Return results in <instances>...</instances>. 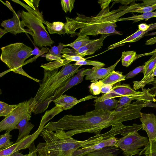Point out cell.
<instances>
[{
    "label": "cell",
    "instance_id": "obj_26",
    "mask_svg": "<svg viewBox=\"0 0 156 156\" xmlns=\"http://www.w3.org/2000/svg\"><path fill=\"white\" fill-rule=\"evenodd\" d=\"M61 54L63 57L67 60L72 61L79 62L85 61L86 59L83 57L76 55L75 53V50L70 49L68 48H63L62 50Z\"/></svg>",
    "mask_w": 156,
    "mask_h": 156
},
{
    "label": "cell",
    "instance_id": "obj_45",
    "mask_svg": "<svg viewBox=\"0 0 156 156\" xmlns=\"http://www.w3.org/2000/svg\"><path fill=\"white\" fill-rule=\"evenodd\" d=\"M5 5L8 7V8L12 12H13L14 11V10L13 9V8L12 7L10 3L8 1H6V3H5L1 0H0Z\"/></svg>",
    "mask_w": 156,
    "mask_h": 156
},
{
    "label": "cell",
    "instance_id": "obj_17",
    "mask_svg": "<svg viewBox=\"0 0 156 156\" xmlns=\"http://www.w3.org/2000/svg\"><path fill=\"white\" fill-rule=\"evenodd\" d=\"M65 47L63 44L60 43L58 46H54L49 49L48 53L46 54H43L41 57H44L47 61H51L53 60L59 61L65 65L69 63L71 61L66 59H62L63 57L61 55L62 49Z\"/></svg>",
    "mask_w": 156,
    "mask_h": 156
},
{
    "label": "cell",
    "instance_id": "obj_15",
    "mask_svg": "<svg viewBox=\"0 0 156 156\" xmlns=\"http://www.w3.org/2000/svg\"><path fill=\"white\" fill-rule=\"evenodd\" d=\"M84 69V68H82L79 70L76 75L71 77L63 86L58 89L50 99V103L62 95L69 89L82 82L84 76L83 74Z\"/></svg>",
    "mask_w": 156,
    "mask_h": 156
},
{
    "label": "cell",
    "instance_id": "obj_28",
    "mask_svg": "<svg viewBox=\"0 0 156 156\" xmlns=\"http://www.w3.org/2000/svg\"><path fill=\"white\" fill-rule=\"evenodd\" d=\"M156 17V11L149 12L144 13L140 15H134L132 16L126 18H122V21L133 20L134 22H137L140 20Z\"/></svg>",
    "mask_w": 156,
    "mask_h": 156
},
{
    "label": "cell",
    "instance_id": "obj_43",
    "mask_svg": "<svg viewBox=\"0 0 156 156\" xmlns=\"http://www.w3.org/2000/svg\"><path fill=\"white\" fill-rule=\"evenodd\" d=\"M33 10H35L36 8L34 6L33 4V0H23Z\"/></svg>",
    "mask_w": 156,
    "mask_h": 156
},
{
    "label": "cell",
    "instance_id": "obj_1",
    "mask_svg": "<svg viewBox=\"0 0 156 156\" xmlns=\"http://www.w3.org/2000/svg\"><path fill=\"white\" fill-rule=\"evenodd\" d=\"M145 105L143 101L137 100L119 111L95 109L82 115H67L56 122H49L44 128L53 132L69 130L66 133L71 137L85 133L98 135L103 129L110 126L140 118V111Z\"/></svg>",
    "mask_w": 156,
    "mask_h": 156
},
{
    "label": "cell",
    "instance_id": "obj_21",
    "mask_svg": "<svg viewBox=\"0 0 156 156\" xmlns=\"http://www.w3.org/2000/svg\"><path fill=\"white\" fill-rule=\"evenodd\" d=\"M119 148L115 146L105 147L83 156H117L116 154Z\"/></svg>",
    "mask_w": 156,
    "mask_h": 156
},
{
    "label": "cell",
    "instance_id": "obj_5",
    "mask_svg": "<svg viewBox=\"0 0 156 156\" xmlns=\"http://www.w3.org/2000/svg\"><path fill=\"white\" fill-rule=\"evenodd\" d=\"M14 2L20 4L26 9L27 12L22 10L21 17L20 26L23 28L27 27L34 33L32 36L34 44L40 48L43 46L51 47L54 42L52 41L43 24L44 20L42 12H40L36 8L34 10L32 8L19 0H12Z\"/></svg>",
    "mask_w": 156,
    "mask_h": 156
},
{
    "label": "cell",
    "instance_id": "obj_4",
    "mask_svg": "<svg viewBox=\"0 0 156 156\" xmlns=\"http://www.w3.org/2000/svg\"><path fill=\"white\" fill-rule=\"evenodd\" d=\"M81 66L68 63L58 71L44 69V76L34 99L36 103L34 114L44 112L48 108L50 100L56 91L76 73Z\"/></svg>",
    "mask_w": 156,
    "mask_h": 156
},
{
    "label": "cell",
    "instance_id": "obj_24",
    "mask_svg": "<svg viewBox=\"0 0 156 156\" xmlns=\"http://www.w3.org/2000/svg\"><path fill=\"white\" fill-rule=\"evenodd\" d=\"M119 102V101L114 98L107 99L95 103L94 105L95 109L111 111V110L115 108Z\"/></svg>",
    "mask_w": 156,
    "mask_h": 156
},
{
    "label": "cell",
    "instance_id": "obj_20",
    "mask_svg": "<svg viewBox=\"0 0 156 156\" xmlns=\"http://www.w3.org/2000/svg\"><path fill=\"white\" fill-rule=\"evenodd\" d=\"M152 52V57L147 61L145 62L144 77L140 80L141 81H146L156 67V51L154 50Z\"/></svg>",
    "mask_w": 156,
    "mask_h": 156
},
{
    "label": "cell",
    "instance_id": "obj_34",
    "mask_svg": "<svg viewBox=\"0 0 156 156\" xmlns=\"http://www.w3.org/2000/svg\"><path fill=\"white\" fill-rule=\"evenodd\" d=\"M73 64L81 66L83 65H90L94 66V67L98 68L102 67L105 65L104 63L98 61L86 60L85 61L76 62Z\"/></svg>",
    "mask_w": 156,
    "mask_h": 156
},
{
    "label": "cell",
    "instance_id": "obj_12",
    "mask_svg": "<svg viewBox=\"0 0 156 156\" xmlns=\"http://www.w3.org/2000/svg\"><path fill=\"white\" fill-rule=\"evenodd\" d=\"M140 120L142 124V130L145 131L151 142L156 140V116L153 113L141 112Z\"/></svg>",
    "mask_w": 156,
    "mask_h": 156
},
{
    "label": "cell",
    "instance_id": "obj_33",
    "mask_svg": "<svg viewBox=\"0 0 156 156\" xmlns=\"http://www.w3.org/2000/svg\"><path fill=\"white\" fill-rule=\"evenodd\" d=\"M75 0H61V4L62 10L65 12L70 13L74 7Z\"/></svg>",
    "mask_w": 156,
    "mask_h": 156
},
{
    "label": "cell",
    "instance_id": "obj_3",
    "mask_svg": "<svg viewBox=\"0 0 156 156\" xmlns=\"http://www.w3.org/2000/svg\"><path fill=\"white\" fill-rule=\"evenodd\" d=\"M40 135L45 141L44 146L47 156H73L78 149L90 146L108 138L106 132L79 141L68 135L64 130L53 132L44 128Z\"/></svg>",
    "mask_w": 156,
    "mask_h": 156
},
{
    "label": "cell",
    "instance_id": "obj_42",
    "mask_svg": "<svg viewBox=\"0 0 156 156\" xmlns=\"http://www.w3.org/2000/svg\"><path fill=\"white\" fill-rule=\"evenodd\" d=\"M112 1L110 0H99L98 1V2L100 5L101 8L109 5Z\"/></svg>",
    "mask_w": 156,
    "mask_h": 156
},
{
    "label": "cell",
    "instance_id": "obj_10",
    "mask_svg": "<svg viewBox=\"0 0 156 156\" xmlns=\"http://www.w3.org/2000/svg\"><path fill=\"white\" fill-rule=\"evenodd\" d=\"M13 13L12 18L4 20L2 23L1 26L4 28V29H0V38L8 32L14 35L21 33H27L32 36L34 33L31 30L29 29L23 28L20 26V18L21 12H20L16 13L14 11Z\"/></svg>",
    "mask_w": 156,
    "mask_h": 156
},
{
    "label": "cell",
    "instance_id": "obj_23",
    "mask_svg": "<svg viewBox=\"0 0 156 156\" xmlns=\"http://www.w3.org/2000/svg\"><path fill=\"white\" fill-rule=\"evenodd\" d=\"M122 72L114 70L101 81L104 84L114 85L119 82L126 80L125 76L122 75Z\"/></svg>",
    "mask_w": 156,
    "mask_h": 156
},
{
    "label": "cell",
    "instance_id": "obj_31",
    "mask_svg": "<svg viewBox=\"0 0 156 156\" xmlns=\"http://www.w3.org/2000/svg\"><path fill=\"white\" fill-rule=\"evenodd\" d=\"M132 8L131 12L147 13L152 12L156 9V4L144 7H137L136 4L132 5Z\"/></svg>",
    "mask_w": 156,
    "mask_h": 156
},
{
    "label": "cell",
    "instance_id": "obj_37",
    "mask_svg": "<svg viewBox=\"0 0 156 156\" xmlns=\"http://www.w3.org/2000/svg\"><path fill=\"white\" fill-rule=\"evenodd\" d=\"M148 84H152L153 87L147 90L150 94L154 97L156 96V77L154 78L153 81L150 82Z\"/></svg>",
    "mask_w": 156,
    "mask_h": 156
},
{
    "label": "cell",
    "instance_id": "obj_13",
    "mask_svg": "<svg viewBox=\"0 0 156 156\" xmlns=\"http://www.w3.org/2000/svg\"><path fill=\"white\" fill-rule=\"evenodd\" d=\"M118 141L115 137L103 140L90 146L78 149L74 152L73 156H83L104 147L115 146Z\"/></svg>",
    "mask_w": 156,
    "mask_h": 156
},
{
    "label": "cell",
    "instance_id": "obj_35",
    "mask_svg": "<svg viewBox=\"0 0 156 156\" xmlns=\"http://www.w3.org/2000/svg\"><path fill=\"white\" fill-rule=\"evenodd\" d=\"M144 68V65L136 67L125 76L126 79L133 78L140 73H143Z\"/></svg>",
    "mask_w": 156,
    "mask_h": 156
},
{
    "label": "cell",
    "instance_id": "obj_47",
    "mask_svg": "<svg viewBox=\"0 0 156 156\" xmlns=\"http://www.w3.org/2000/svg\"><path fill=\"white\" fill-rule=\"evenodd\" d=\"M12 71L11 69H9L7 70H6L5 71L3 72V73H1L0 74V77H1L2 76H3L5 74L7 73L10 71Z\"/></svg>",
    "mask_w": 156,
    "mask_h": 156
},
{
    "label": "cell",
    "instance_id": "obj_9",
    "mask_svg": "<svg viewBox=\"0 0 156 156\" xmlns=\"http://www.w3.org/2000/svg\"><path fill=\"white\" fill-rule=\"evenodd\" d=\"M114 85L109 93L105 94L98 97L94 100V102L96 103L109 98L124 96L133 97L144 95L149 93L147 89L145 88L142 89V91H136L132 89L129 84H121L120 82Z\"/></svg>",
    "mask_w": 156,
    "mask_h": 156
},
{
    "label": "cell",
    "instance_id": "obj_30",
    "mask_svg": "<svg viewBox=\"0 0 156 156\" xmlns=\"http://www.w3.org/2000/svg\"><path fill=\"white\" fill-rule=\"evenodd\" d=\"M17 105H9L2 101H0V116H8L17 107Z\"/></svg>",
    "mask_w": 156,
    "mask_h": 156
},
{
    "label": "cell",
    "instance_id": "obj_19",
    "mask_svg": "<svg viewBox=\"0 0 156 156\" xmlns=\"http://www.w3.org/2000/svg\"><path fill=\"white\" fill-rule=\"evenodd\" d=\"M151 52L142 55H137L133 51H124L122 53L121 60L123 66L126 67L130 66L136 59L144 55H151Z\"/></svg>",
    "mask_w": 156,
    "mask_h": 156
},
{
    "label": "cell",
    "instance_id": "obj_32",
    "mask_svg": "<svg viewBox=\"0 0 156 156\" xmlns=\"http://www.w3.org/2000/svg\"><path fill=\"white\" fill-rule=\"evenodd\" d=\"M92 83L89 86V90L93 95L99 94L101 92V84L102 82L101 80L90 81Z\"/></svg>",
    "mask_w": 156,
    "mask_h": 156
},
{
    "label": "cell",
    "instance_id": "obj_2",
    "mask_svg": "<svg viewBox=\"0 0 156 156\" xmlns=\"http://www.w3.org/2000/svg\"><path fill=\"white\" fill-rule=\"evenodd\" d=\"M101 8V10L94 16L88 17L77 13L75 19L66 17L65 24L67 34H71V36L111 34L122 35L115 30L116 23L122 21L120 17L124 14L130 12V6H121L111 11L109 5Z\"/></svg>",
    "mask_w": 156,
    "mask_h": 156
},
{
    "label": "cell",
    "instance_id": "obj_46",
    "mask_svg": "<svg viewBox=\"0 0 156 156\" xmlns=\"http://www.w3.org/2000/svg\"><path fill=\"white\" fill-rule=\"evenodd\" d=\"M39 0H33V4L34 6L36 8H37L39 6Z\"/></svg>",
    "mask_w": 156,
    "mask_h": 156
},
{
    "label": "cell",
    "instance_id": "obj_48",
    "mask_svg": "<svg viewBox=\"0 0 156 156\" xmlns=\"http://www.w3.org/2000/svg\"><path fill=\"white\" fill-rule=\"evenodd\" d=\"M156 34V32H153L151 33H150L148 34H146L145 36H147V35H153Z\"/></svg>",
    "mask_w": 156,
    "mask_h": 156
},
{
    "label": "cell",
    "instance_id": "obj_50",
    "mask_svg": "<svg viewBox=\"0 0 156 156\" xmlns=\"http://www.w3.org/2000/svg\"><path fill=\"white\" fill-rule=\"evenodd\" d=\"M154 51H156V49H155V50H154Z\"/></svg>",
    "mask_w": 156,
    "mask_h": 156
},
{
    "label": "cell",
    "instance_id": "obj_8",
    "mask_svg": "<svg viewBox=\"0 0 156 156\" xmlns=\"http://www.w3.org/2000/svg\"><path fill=\"white\" fill-rule=\"evenodd\" d=\"M149 141L147 137L140 136L137 132L130 133L118 140L115 146L123 151L125 156H133L142 150L139 148L146 146Z\"/></svg>",
    "mask_w": 156,
    "mask_h": 156
},
{
    "label": "cell",
    "instance_id": "obj_38",
    "mask_svg": "<svg viewBox=\"0 0 156 156\" xmlns=\"http://www.w3.org/2000/svg\"><path fill=\"white\" fill-rule=\"evenodd\" d=\"M114 85L106 84L102 82L101 84V92L105 94L109 93L112 89Z\"/></svg>",
    "mask_w": 156,
    "mask_h": 156
},
{
    "label": "cell",
    "instance_id": "obj_11",
    "mask_svg": "<svg viewBox=\"0 0 156 156\" xmlns=\"http://www.w3.org/2000/svg\"><path fill=\"white\" fill-rule=\"evenodd\" d=\"M121 58L113 65L106 68L93 67L91 69H85L83 72L84 75L86 76L85 79L90 81L98 80H102L106 77L114 69Z\"/></svg>",
    "mask_w": 156,
    "mask_h": 156
},
{
    "label": "cell",
    "instance_id": "obj_49",
    "mask_svg": "<svg viewBox=\"0 0 156 156\" xmlns=\"http://www.w3.org/2000/svg\"><path fill=\"white\" fill-rule=\"evenodd\" d=\"M152 73H153L154 75V76H156V67L154 69Z\"/></svg>",
    "mask_w": 156,
    "mask_h": 156
},
{
    "label": "cell",
    "instance_id": "obj_22",
    "mask_svg": "<svg viewBox=\"0 0 156 156\" xmlns=\"http://www.w3.org/2000/svg\"><path fill=\"white\" fill-rule=\"evenodd\" d=\"M43 23L47 27L49 33L50 34H57L61 35L65 34L64 23L60 21L52 23L44 20Z\"/></svg>",
    "mask_w": 156,
    "mask_h": 156
},
{
    "label": "cell",
    "instance_id": "obj_27",
    "mask_svg": "<svg viewBox=\"0 0 156 156\" xmlns=\"http://www.w3.org/2000/svg\"><path fill=\"white\" fill-rule=\"evenodd\" d=\"M138 154L139 156L144 154L145 156H156V140L151 142L148 141L144 148Z\"/></svg>",
    "mask_w": 156,
    "mask_h": 156
},
{
    "label": "cell",
    "instance_id": "obj_36",
    "mask_svg": "<svg viewBox=\"0 0 156 156\" xmlns=\"http://www.w3.org/2000/svg\"><path fill=\"white\" fill-rule=\"evenodd\" d=\"M36 150L39 156H47L45 149L44 143H40L36 147Z\"/></svg>",
    "mask_w": 156,
    "mask_h": 156
},
{
    "label": "cell",
    "instance_id": "obj_7",
    "mask_svg": "<svg viewBox=\"0 0 156 156\" xmlns=\"http://www.w3.org/2000/svg\"><path fill=\"white\" fill-rule=\"evenodd\" d=\"M36 103L34 98L17 104V107L7 116L0 122V132L6 130L11 132L23 119L31 115L36 109Z\"/></svg>",
    "mask_w": 156,
    "mask_h": 156
},
{
    "label": "cell",
    "instance_id": "obj_44",
    "mask_svg": "<svg viewBox=\"0 0 156 156\" xmlns=\"http://www.w3.org/2000/svg\"><path fill=\"white\" fill-rule=\"evenodd\" d=\"M22 152H20L19 151H17L12 153L9 156H28L29 154H22Z\"/></svg>",
    "mask_w": 156,
    "mask_h": 156
},
{
    "label": "cell",
    "instance_id": "obj_18",
    "mask_svg": "<svg viewBox=\"0 0 156 156\" xmlns=\"http://www.w3.org/2000/svg\"><path fill=\"white\" fill-rule=\"evenodd\" d=\"M31 115H29L22 120L17 125L16 129L19 130V134L16 141L17 142L29 136L34 125L29 122Z\"/></svg>",
    "mask_w": 156,
    "mask_h": 156
},
{
    "label": "cell",
    "instance_id": "obj_29",
    "mask_svg": "<svg viewBox=\"0 0 156 156\" xmlns=\"http://www.w3.org/2000/svg\"><path fill=\"white\" fill-rule=\"evenodd\" d=\"M10 132L6 131L4 134L0 136V150L8 148L13 144V142L10 140L12 137Z\"/></svg>",
    "mask_w": 156,
    "mask_h": 156
},
{
    "label": "cell",
    "instance_id": "obj_41",
    "mask_svg": "<svg viewBox=\"0 0 156 156\" xmlns=\"http://www.w3.org/2000/svg\"><path fill=\"white\" fill-rule=\"evenodd\" d=\"M149 25H147L145 23H142L140 24L138 26L139 30L143 31H146L147 30L149 27Z\"/></svg>",
    "mask_w": 156,
    "mask_h": 156
},
{
    "label": "cell",
    "instance_id": "obj_39",
    "mask_svg": "<svg viewBox=\"0 0 156 156\" xmlns=\"http://www.w3.org/2000/svg\"><path fill=\"white\" fill-rule=\"evenodd\" d=\"M29 150L28 156H39L36 150L34 142L28 148Z\"/></svg>",
    "mask_w": 156,
    "mask_h": 156
},
{
    "label": "cell",
    "instance_id": "obj_16",
    "mask_svg": "<svg viewBox=\"0 0 156 156\" xmlns=\"http://www.w3.org/2000/svg\"><path fill=\"white\" fill-rule=\"evenodd\" d=\"M109 35L101 34L99 38L94 39L91 42L80 48L77 51L75 50L76 55L83 57L94 54L97 50L102 48L104 40Z\"/></svg>",
    "mask_w": 156,
    "mask_h": 156
},
{
    "label": "cell",
    "instance_id": "obj_6",
    "mask_svg": "<svg viewBox=\"0 0 156 156\" xmlns=\"http://www.w3.org/2000/svg\"><path fill=\"white\" fill-rule=\"evenodd\" d=\"M1 60L14 72L25 76L35 82L40 81L30 76L23 69L25 61L32 55L30 47L22 43L10 44L1 48Z\"/></svg>",
    "mask_w": 156,
    "mask_h": 156
},
{
    "label": "cell",
    "instance_id": "obj_40",
    "mask_svg": "<svg viewBox=\"0 0 156 156\" xmlns=\"http://www.w3.org/2000/svg\"><path fill=\"white\" fill-rule=\"evenodd\" d=\"M112 1L113 2L112 4V6L113 5L117 3H120L122 4V5H128L131 3V2L133 1V0H112ZM111 7L110 8H111Z\"/></svg>",
    "mask_w": 156,
    "mask_h": 156
},
{
    "label": "cell",
    "instance_id": "obj_25",
    "mask_svg": "<svg viewBox=\"0 0 156 156\" xmlns=\"http://www.w3.org/2000/svg\"><path fill=\"white\" fill-rule=\"evenodd\" d=\"M93 40L90 39L89 37L88 36L79 35L73 42L68 44H64V45L66 47H71L74 50L77 51L81 47L85 45Z\"/></svg>",
    "mask_w": 156,
    "mask_h": 156
},
{
    "label": "cell",
    "instance_id": "obj_14",
    "mask_svg": "<svg viewBox=\"0 0 156 156\" xmlns=\"http://www.w3.org/2000/svg\"><path fill=\"white\" fill-rule=\"evenodd\" d=\"M97 96L89 95L83 98L77 99L76 98L72 96L62 94L54 100L55 105L59 106L62 107L63 110L70 109L77 104L85 101L92 99H96Z\"/></svg>",
    "mask_w": 156,
    "mask_h": 156
}]
</instances>
